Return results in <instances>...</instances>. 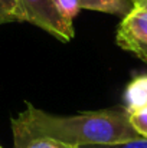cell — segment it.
Instances as JSON below:
<instances>
[{
	"label": "cell",
	"instance_id": "obj_1",
	"mask_svg": "<svg viewBox=\"0 0 147 148\" xmlns=\"http://www.w3.org/2000/svg\"><path fill=\"white\" fill-rule=\"evenodd\" d=\"M13 147L26 148L39 140H52L69 147L120 144L143 137L133 128L124 108L88 111L77 115H55L28 103L10 121Z\"/></svg>",
	"mask_w": 147,
	"mask_h": 148
},
{
	"label": "cell",
	"instance_id": "obj_6",
	"mask_svg": "<svg viewBox=\"0 0 147 148\" xmlns=\"http://www.w3.org/2000/svg\"><path fill=\"white\" fill-rule=\"evenodd\" d=\"M20 22L17 0H0V25Z\"/></svg>",
	"mask_w": 147,
	"mask_h": 148
},
{
	"label": "cell",
	"instance_id": "obj_4",
	"mask_svg": "<svg viewBox=\"0 0 147 148\" xmlns=\"http://www.w3.org/2000/svg\"><path fill=\"white\" fill-rule=\"evenodd\" d=\"M124 109L127 114H134L147 108V75H139L127 85L124 92Z\"/></svg>",
	"mask_w": 147,
	"mask_h": 148
},
{
	"label": "cell",
	"instance_id": "obj_8",
	"mask_svg": "<svg viewBox=\"0 0 147 148\" xmlns=\"http://www.w3.org/2000/svg\"><path fill=\"white\" fill-rule=\"evenodd\" d=\"M78 148H147V138L134 140L128 143H120V144H107V145H84Z\"/></svg>",
	"mask_w": 147,
	"mask_h": 148
},
{
	"label": "cell",
	"instance_id": "obj_5",
	"mask_svg": "<svg viewBox=\"0 0 147 148\" xmlns=\"http://www.w3.org/2000/svg\"><path fill=\"white\" fill-rule=\"evenodd\" d=\"M78 3L81 9L117 14L123 17L136 7V0H78Z\"/></svg>",
	"mask_w": 147,
	"mask_h": 148
},
{
	"label": "cell",
	"instance_id": "obj_11",
	"mask_svg": "<svg viewBox=\"0 0 147 148\" xmlns=\"http://www.w3.org/2000/svg\"><path fill=\"white\" fill-rule=\"evenodd\" d=\"M0 148H1V147H0Z\"/></svg>",
	"mask_w": 147,
	"mask_h": 148
},
{
	"label": "cell",
	"instance_id": "obj_7",
	"mask_svg": "<svg viewBox=\"0 0 147 148\" xmlns=\"http://www.w3.org/2000/svg\"><path fill=\"white\" fill-rule=\"evenodd\" d=\"M128 116H130V122H131L133 128L143 138H147V108L139 111V112L130 114Z\"/></svg>",
	"mask_w": 147,
	"mask_h": 148
},
{
	"label": "cell",
	"instance_id": "obj_2",
	"mask_svg": "<svg viewBox=\"0 0 147 148\" xmlns=\"http://www.w3.org/2000/svg\"><path fill=\"white\" fill-rule=\"evenodd\" d=\"M20 22H28L48 32L61 42H69L75 36L72 20L59 9L56 0H17Z\"/></svg>",
	"mask_w": 147,
	"mask_h": 148
},
{
	"label": "cell",
	"instance_id": "obj_9",
	"mask_svg": "<svg viewBox=\"0 0 147 148\" xmlns=\"http://www.w3.org/2000/svg\"><path fill=\"white\" fill-rule=\"evenodd\" d=\"M26 148H74V147H69V145L52 141V140H39V141H35V143L29 144Z\"/></svg>",
	"mask_w": 147,
	"mask_h": 148
},
{
	"label": "cell",
	"instance_id": "obj_3",
	"mask_svg": "<svg viewBox=\"0 0 147 148\" xmlns=\"http://www.w3.org/2000/svg\"><path fill=\"white\" fill-rule=\"evenodd\" d=\"M117 45L147 63V10L136 6L117 29Z\"/></svg>",
	"mask_w": 147,
	"mask_h": 148
},
{
	"label": "cell",
	"instance_id": "obj_10",
	"mask_svg": "<svg viewBox=\"0 0 147 148\" xmlns=\"http://www.w3.org/2000/svg\"><path fill=\"white\" fill-rule=\"evenodd\" d=\"M136 6H139V7L147 10V0H136Z\"/></svg>",
	"mask_w": 147,
	"mask_h": 148
}]
</instances>
